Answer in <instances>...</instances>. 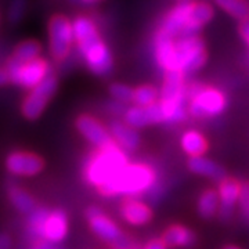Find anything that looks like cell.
<instances>
[{"label":"cell","mask_w":249,"mask_h":249,"mask_svg":"<svg viewBox=\"0 0 249 249\" xmlns=\"http://www.w3.org/2000/svg\"><path fill=\"white\" fill-rule=\"evenodd\" d=\"M75 42L86 65L96 75H107L112 70V55L98 35L96 25L86 17H78L72 22Z\"/></svg>","instance_id":"1"},{"label":"cell","mask_w":249,"mask_h":249,"mask_svg":"<svg viewBox=\"0 0 249 249\" xmlns=\"http://www.w3.org/2000/svg\"><path fill=\"white\" fill-rule=\"evenodd\" d=\"M127 163L124 151L114 142L107 148L90 154L83 165V178L98 190L115 178Z\"/></svg>","instance_id":"2"},{"label":"cell","mask_w":249,"mask_h":249,"mask_svg":"<svg viewBox=\"0 0 249 249\" xmlns=\"http://www.w3.org/2000/svg\"><path fill=\"white\" fill-rule=\"evenodd\" d=\"M157 184V175L152 168L144 163H127L111 181L100 187L98 191L104 196H134L147 194Z\"/></svg>","instance_id":"3"},{"label":"cell","mask_w":249,"mask_h":249,"mask_svg":"<svg viewBox=\"0 0 249 249\" xmlns=\"http://www.w3.org/2000/svg\"><path fill=\"white\" fill-rule=\"evenodd\" d=\"M187 96L190 97L188 112L194 118H209L220 115L227 107V98L219 90L212 88H202L191 85L187 88Z\"/></svg>","instance_id":"4"},{"label":"cell","mask_w":249,"mask_h":249,"mask_svg":"<svg viewBox=\"0 0 249 249\" xmlns=\"http://www.w3.org/2000/svg\"><path fill=\"white\" fill-rule=\"evenodd\" d=\"M206 58L208 54L205 43L199 36L178 37L176 42L175 71L181 72L183 75L193 73L204 67Z\"/></svg>","instance_id":"5"},{"label":"cell","mask_w":249,"mask_h":249,"mask_svg":"<svg viewBox=\"0 0 249 249\" xmlns=\"http://www.w3.org/2000/svg\"><path fill=\"white\" fill-rule=\"evenodd\" d=\"M6 70L9 72L11 83L21 86V88H25L28 90H32L34 88H36L47 76L52 75L49 62L43 58H40V57L34 60V61L25 62V64L9 60Z\"/></svg>","instance_id":"6"},{"label":"cell","mask_w":249,"mask_h":249,"mask_svg":"<svg viewBox=\"0 0 249 249\" xmlns=\"http://www.w3.org/2000/svg\"><path fill=\"white\" fill-rule=\"evenodd\" d=\"M86 219L90 224L91 231L98 238L114 245L115 249H130L132 242L119 230L115 222L103 213L97 206H90L86 209Z\"/></svg>","instance_id":"7"},{"label":"cell","mask_w":249,"mask_h":249,"mask_svg":"<svg viewBox=\"0 0 249 249\" xmlns=\"http://www.w3.org/2000/svg\"><path fill=\"white\" fill-rule=\"evenodd\" d=\"M75 40L72 22L61 14H55L49 21V45L50 54L55 61H64L71 52Z\"/></svg>","instance_id":"8"},{"label":"cell","mask_w":249,"mask_h":249,"mask_svg":"<svg viewBox=\"0 0 249 249\" xmlns=\"http://www.w3.org/2000/svg\"><path fill=\"white\" fill-rule=\"evenodd\" d=\"M57 90V78L53 73L47 76L42 83L29 90L21 104V114L27 121H36L43 114L49 101L53 98Z\"/></svg>","instance_id":"9"},{"label":"cell","mask_w":249,"mask_h":249,"mask_svg":"<svg viewBox=\"0 0 249 249\" xmlns=\"http://www.w3.org/2000/svg\"><path fill=\"white\" fill-rule=\"evenodd\" d=\"M6 169L19 178H31L39 175L45 168V160L35 152L13 151L4 160Z\"/></svg>","instance_id":"10"},{"label":"cell","mask_w":249,"mask_h":249,"mask_svg":"<svg viewBox=\"0 0 249 249\" xmlns=\"http://www.w3.org/2000/svg\"><path fill=\"white\" fill-rule=\"evenodd\" d=\"M75 126H76L78 132L88 142H91L94 147H97V150L107 148L115 142L111 133L91 115L85 114V115L78 116V119L75 121Z\"/></svg>","instance_id":"11"},{"label":"cell","mask_w":249,"mask_h":249,"mask_svg":"<svg viewBox=\"0 0 249 249\" xmlns=\"http://www.w3.org/2000/svg\"><path fill=\"white\" fill-rule=\"evenodd\" d=\"M187 86L184 83V75L181 72H165L163 85L160 89V103L166 104H186Z\"/></svg>","instance_id":"12"},{"label":"cell","mask_w":249,"mask_h":249,"mask_svg":"<svg viewBox=\"0 0 249 249\" xmlns=\"http://www.w3.org/2000/svg\"><path fill=\"white\" fill-rule=\"evenodd\" d=\"M124 124H129L133 129H140L145 127L148 124H160L163 122V114H162V108H160V101L152 104L150 107H129L126 109L124 115Z\"/></svg>","instance_id":"13"},{"label":"cell","mask_w":249,"mask_h":249,"mask_svg":"<svg viewBox=\"0 0 249 249\" xmlns=\"http://www.w3.org/2000/svg\"><path fill=\"white\" fill-rule=\"evenodd\" d=\"M67 234H68L67 213L61 209L50 211L43 223V227H42L40 241H47V242L55 245V244L61 242L67 237Z\"/></svg>","instance_id":"14"},{"label":"cell","mask_w":249,"mask_h":249,"mask_svg":"<svg viewBox=\"0 0 249 249\" xmlns=\"http://www.w3.org/2000/svg\"><path fill=\"white\" fill-rule=\"evenodd\" d=\"M193 6H194V3L191 0H178V6L166 16L160 29L165 34L172 36L173 39L176 36H178V39L181 36V34H183L187 22H188V17H190V13H191Z\"/></svg>","instance_id":"15"},{"label":"cell","mask_w":249,"mask_h":249,"mask_svg":"<svg viewBox=\"0 0 249 249\" xmlns=\"http://www.w3.org/2000/svg\"><path fill=\"white\" fill-rule=\"evenodd\" d=\"M241 184L235 178H226L219 184V201H220V208L219 212L222 219L227 220L232 214L234 206L240 201L241 194Z\"/></svg>","instance_id":"16"},{"label":"cell","mask_w":249,"mask_h":249,"mask_svg":"<svg viewBox=\"0 0 249 249\" xmlns=\"http://www.w3.org/2000/svg\"><path fill=\"white\" fill-rule=\"evenodd\" d=\"M155 57L165 72L175 71L176 42L162 29H160L155 35Z\"/></svg>","instance_id":"17"},{"label":"cell","mask_w":249,"mask_h":249,"mask_svg":"<svg viewBox=\"0 0 249 249\" xmlns=\"http://www.w3.org/2000/svg\"><path fill=\"white\" fill-rule=\"evenodd\" d=\"M109 133L114 142L124 150V151H136L140 145V136L136 129L121 121H114L109 124Z\"/></svg>","instance_id":"18"},{"label":"cell","mask_w":249,"mask_h":249,"mask_svg":"<svg viewBox=\"0 0 249 249\" xmlns=\"http://www.w3.org/2000/svg\"><path fill=\"white\" fill-rule=\"evenodd\" d=\"M121 214L132 226H144L152 219L151 209L144 202L133 198H127L122 202Z\"/></svg>","instance_id":"19"},{"label":"cell","mask_w":249,"mask_h":249,"mask_svg":"<svg viewBox=\"0 0 249 249\" xmlns=\"http://www.w3.org/2000/svg\"><path fill=\"white\" fill-rule=\"evenodd\" d=\"M212 17H213V9L211 4H208L206 1L194 3L191 13H190V17H188V22H187L186 28L180 37L196 36V32L204 25H206L212 19Z\"/></svg>","instance_id":"20"},{"label":"cell","mask_w":249,"mask_h":249,"mask_svg":"<svg viewBox=\"0 0 249 249\" xmlns=\"http://www.w3.org/2000/svg\"><path fill=\"white\" fill-rule=\"evenodd\" d=\"M196 234L180 224H173L162 234L160 241L170 248L176 247H191L196 242Z\"/></svg>","instance_id":"21"},{"label":"cell","mask_w":249,"mask_h":249,"mask_svg":"<svg viewBox=\"0 0 249 249\" xmlns=\"http://www.w3.org/2000/svg\"><path fill=\"white\" fill-rule=\"evenodd\" d=\"M188 168L196 175L205 176V178H213L217 181H223L226 178V173L222 166H219L216 162L211 160H206L204 157H196L190 158L188 160Z\"/></svg>","instance_id":"22"},{"label":"cell","mask_w":249,"mask_h":249,"mask_svg":"<svg viewBox=\"0 0 249 249\" xmlns=\"http://www.w3.org/2000/svg\"><path fill=\"white\" fill-rule=\"evenodd\" d=\"M7 196H9V201L13 205V208L21 214L29 216L37 208L35 198L22 187L11 186L7 191Z\"/></svg>","instance_id":"23"},{"label":"cell","mask_w":249,"mask_h":249,"mask_svg":"<svg viewBox=\"0 0 249 249\" xmlns=\"http://www.w3.org/2000/svg\"><path fill=\"white\" fill-rule=\"evenodd\" d=\"M181 147L191 158L202 157L208 150V142L202 134L196 130H188L181 136Z\"/></svg>","instance_id":"24"},{"label":"cell","mask_w":249,"mask_h":249,"mask_svg":"<svg viewBox=\"0 0 249 249\" xmlns=\"http://www.w3.org/2000/svg\"><path fill=\"white\" fill-rule=\"evenodd\" d=\"M40 52H42V46H40L39 42H36V40H25V42L19 43L14 49V53L10 57V60L25 64V62L34 61L36 58H39Z\"/></svg>","instance_id":"25"},{"label":"cell","mask_w":249,"mask_h":249,"mask_svg":"<svg viewBox=\"0 0 249 249\" xmlns=\"http://www.w3.org/2000/svg\"><path fill=\"white\" fill-rule=\"evenodd\" d=\"M219 208H220L219 194L214 190H206L198 199V213L204 219L213 217Z\"/></svg>","instance_id":"26"},{"label":"cell","mask_w":249,"mask_h":249,"mask_svg":"<svg viewBox=\"0 0 249 249\" xmlns=\"http://www.w3.org/2000/svg\"><path fill=\"white\" fill-rule=\"evenodd\" d=\"M49 212L50 211L43 208V206H37L35 211L28 216L27 231L34 241H40L42 227H43V223H45Z\"/></svg>","instance_id":"27"},{"label":"cell","mask_w":249,"mask_h":249,"mask_svg":"<svg viewBox=\"0 0 249 249\" xmlns=\"http://www.w3.org/2000/svg\"><path fill=\"white\" fill-rule=\"evenodd\" d=\"M216 4L241 21L249 18V3L245 0H214Z\"/></svg>","instance_id":"28"},{"label":"cell","mask_w":249,"mask_h":249,"mask_svg":"<svg viewBox=\"0 0 249 249\" xmlns=\"http://www.w3.org/2000/svg\"><path fill=\"white\" fill-rule=\"evenodd\" d=\"M157 98H158V91L154 86L144 85V86L134 89L133 103L137 107H150L152 104L158 103Z\"/></svg>","instance_id":"29"},{"label":"cell","mask_w":249,"mask_h":249,"mask_svg":"<svg viewBox=\"0 0 249 249\" xmlns=\"http://www.w3.org/2000/svg\"><path fill=\"white\" fill-rule=\"evenodd\" d=\"M109 93L115 101H119L122 104L132 103L134 97V90L124 83H114L109 86Z\"/></svg>","instance_id":"30"},{"label":"cell","mask_w":249,"mask_h":249,"mask_svg":"<svg viewBox=\"0 0 249 249\" xmlns=\"http://www.w3.org/2000/svg\"><path fill=\"white\" fill-rule=\"evenodd\" d=\"M27 7V0H13L10 4L9 10V21L11 24H18L25 13Z\"/></svg>","instance_id":"31"},{"label":"cell","mask_w":249,"mask_h":249,"mask_svg":"<svg viewBox=\"0 0 249 249\" xmlns=\"http://www.w3.org/2000/svg\"><path fill=\"white\" fill-rule=\"evenodd\" d=\"M242 214L248 219L249 217V183H245L241 187L240 201H238Z\"/></svg>","instance_id":"32"},{"label":"cell","mask_w":249,"mask_h":249,"mask_svg":"<svg viewBox=\"0 0 249 249\" xmlns=\"http://www.w3.org/2000/svg\"><path fill=\"white\" fill-rule=\"evenodd\" d=\"M126 109H127V108H124V104L119 103V101H115V100L107 103V111L108 112H111L112 115H124Z\"/></svg>","instance_id":"33"},{"label":"cell","mask_w":249,"mask_h":249,"mask_svg":"<svg viewBox=\"0 0 249 249\" xmlns=\"http://www.w3.org/2000/svg\"><path fill=\"white\" fill-rule=\"evenodd\" d=\"M162 193H163L162 187L157 183V184H154V186L150 188V191L147 193V196H148L151 201H158V199H160V196H162Z\"/></svg>","instance_id":"34"},{"label":"cell","mask_w":249,"mask_h":249,"mask_svg":"<svg viewBox=\"0 0 249 249\" xmlns=\"http://www.w3.org/2000/svg\"><path fill=\"white\" fill-rule=\"evenodd\" d=\"M240 35L242 36V39L249 45V18L240 22Z\"/></svg>","instance_id":"35"},{"label":"cell","mask_w":249,"mask_h":249,"mask_svg":"<svg viewBox=\"0 0 249 249\" xmlns=\"http://www.w3.org/2000/svg\"><path fill=\"white\" fill-rule=\"evenodd\" d=\"M29 249H60L57 248L54 244H50L47 241H34V244L31 245Z\"/></svg>","instance_id":"36"},{"label":"cell","mask_w":249,"mask_h":249,"mask_svg":"<svg viewBox=\"0 0 249 249\" xmlns=\"http://www.w3.org/2000/svg\"><path fill=\"white\" fill-rule=\"evenodd\" d=\"M11 248V238L9 234L0 232V249H10Z\"/></svg>","instance_id":"37"},{"label":"cell","mask_w":249,"mask_h":249,"mask_svg":"<svg viewBox=\"0 0 249 249\" xmlns=\"http://www.w3.org/2000/svg\"><path fill=\"white\" fill-rule=\"evenodd\" d=\"M144 249H166V245L160 240H152L145 245Z\"/></svg>","instance_id":"38"},{"label":"cell","mask_w":249,"mask_h":249,"mask_svg":"<svg viewBox=\"0 0 249 249\" xmlns=\"http://www.w3.org/2000/svg\"><path fill=\"white\" fill-rule=\"evenodd\" d=\"M10 82L11 80H10V75L7 70H0V86H4V85H7Z\"/></svg>","instance_id":"39"},{"label":"cell","mask_w":249,"mask_h":249,"mask_svg":"<svg viewBox=\"0 0 249 249\" xmlns=\"http://www.w3.org/2000/svg\"><path fill=\"white\" fill-rule=\"evenodd\" d=\"M100 1H103V0H80V3H83V4H96Z\"/></svg>","instance_id":"40"},{"label":"cell","mask_w":249,"mask_h":249,"mask_svg":"<svg viewBox=\"0 0 249 249\" xmlns=\"http://www.w3.org/2000/svg\"><path fill=\"white\" fill-rule=\"evenodd\" d=\"M224 249H240V248H237V247H226Z\"/></svg>","instance_id":"41"},{"label":"cell","mask_w":249,"mask_h":249,"mask_svg":"<svg viewBox=\"0 0 249 249\" xmlns=\"http://www.w3.org/2000/svg\"><path fill=\"white\" fill-rule=\"evenodd\" d=\"M71 3H80V0H70Z\"/></svg>","instance_id":"42"},{"label":"cell","mask_w":249,"mask_h":249,"mask_svg":"<svg viewBox=\"0 0 249 249\" xmlns=\"http://www.w3.org/2000/svg\"><path fill=\"white\" fill-rule=\"evenodd\" d=\"M247 220H249V217H248V219H247Z\"/></svg>","instance_id":"43"}]
</instances>
